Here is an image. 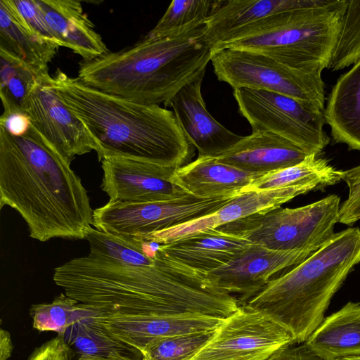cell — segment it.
I'll use <instances>...</instances> for the list:
<instances>
[{"mask_svg":"<svg viewBox=\"0 0 360 360\" xmlns=\"http://www.w3.org/2000/svg\"><path fill=\"white\" fill-rule=\"evenodd\" d=\"M53 278L67 296L110 315L226 318L240 307L203 273L169 258L158 246L152 265H120L86 256L56 267Z\"/></svg>","mask_w":360,"mask_h":360,"instance_id":"cell-1","label":"cell"},{"mask_svg":"<svg viewBox=\"0 0 360 360\" xmlns=\"http://www.w3.org/2000/svg\"><path fill=\"white\" fill-rule=\"evenodd\" d=\"M25 221L30 236L84 239L94 210L80 178L32 127L20 136L0 127V208Z\"/></svg>","mask_w":360,"mask_h":360,"instance_id":"cell-2","label":"cell"},{"mask_svg":"<svg viewBox=\"0 0 360 360\" xmlns=\"http://www.w3.org/2000/svg\"><path fill=\"white\" fill-rule=\"evenodd\" d=\"M51 82L85 127L98 161L127 158L175 169L192 162L195 148L174 112L97 90L60 70Z\"/></svg>","mask_w":360,"mask_h":360,"instance_id":"cell-3","label":"cell"},{"mask_svg":"<svg viewBox=\"0 0 360 360\" xmlns=\"http://www.w3.org/2000/svg\"><path fill=\"white\" fill-rule=\"evenodd\" d=\"M202 29L157 40L144 37L124 49L82 60L77 78L111 95L168 107L182 87L205 76L212 51Z\"/></svg>","mask_w":360,"mask_h":360,"instance_id":"cell-4","label":"cell"},{"mask_svg":"<svg viewBox=\"0 0 360 360\" xmlns=\"http://www.w3.org/2000/svg\"><path fill=\"white\" fill-rule=\"evenodd\" d=\"M359 263L360 229L348 228L287 273L271 279L244 305L269 316L291 333L295 344H302Z\"/></svg>","mask_w":360,"mask_h":360,"instance_id":"cell-5","label":"cell"},{"mask_svg":"<svg viewBox=\"0 0 360 360\" xmlns=\"http://www.w3.org/2000/svg\"><path fill=\"white\" fill-rule=\"evenodd\" d=\"M347 6V0H323L314 6L292 10L274 30L219 49L254 51L295 71L322 73L330 62Z\"/></svg>","mask_w":360,"mask_h":360,"instance_id":"cell-6","label":"cell"},{"mask_svg":"<svg viewBox=\"0 0 360 360\" xmlns=\"http://www.w3.org/2000/svg\"><path fill=\"white\" fill-rule=\"evenodd\" d=\"M340 198L329 195L296 207L271 208L215 229L274 250H318L334 236Z\"/></svg>","mask_w":360,"mask_h":360,"instance_id":"cell-7","label":"cell"},{"mask_svg":"<svg viewBox=\"0 0 360 360\" xmlns=\"http://www.w3.org/2000/svg\"><path fill=\"white\" fill-rule=\"evenodd\" d=\"M239 112L252 131H269L291 141L307 155H316L330 143L323 130L324 109L266 90L233 89Z\"/></svg>","mask_w":360,"mask_h":360,"instance_id":"cell-8","label":"cell"},{"mask_svg":"<svg viewBox=\"0 0 360 360\" xmlns=\"http://www.w3.org/2000/svg\"><path fill=\"white\" fill-rule=\"evenodd\" d=\"M211 62L218 79L233 89L266 90L325 108L322 73L295 71L263 53L230 47L212 51Z\"/></svg>","mask_w":360,"mask_h":360,"instance_id":"cell-9","label":"cell"},{"mask_svg":"<svg viewBox=\"0 0 360 360\" xmlns=\"http://www.w3.org/2000/svg\"><path fill=\"white\" fill-rule=\"evenodd\" d=\"M234 197L200 198L187 194L142 203L109 200L94 210L92 226L103 232L143 242L155 233L212 214Z\"/></svg>","mask_w":360,"mask_h":360,"instance_id":"cell-10","label":"cell"},{"mask_svg":"<svg viewBox=\"0 0 360 360\" xmlns=\"http://www.w3.org/2000/svg\"><path fill=\"white\" fill-rule=\"evenodd\" d=\"M295 344L291 333L269 316L242 305L224 318L190 360H265Z\"/></svg>","mask_w":360,"mask_h":360,"instance_id":"cell-11","label":"cell"},{"mask_svg":"<svg viewBox=\"0 0 360 360\" xmlns=\"http://www.w3.org/2000/svg\"><path fill=\"white\" fill-rule=\"evenodd\" d=\"M51 75L39 77L25 96L22 110L32 127L68 162L95 149L82 122L63 101L52 86Z\"/></svg>","mask_w":360,"mask_h":360,"instance_id":"cell-12","label":"cell"},{"mask_svg":"<svg viewBox=\"0 0 360 360\" xmlns=\"http://www.w3.org/2000/svg\"><path fill=\"white\" fill-rule=\"evenodd\" d=\"M323 0L221 1L203 26L212 51L228 44L267 33L278 27L289 11L314 6Z\"/></svg>","mask_w":360,"mask_h":360,"instance_id":"cell-13","label":"cell"},{"mask_svg":"<svg viewBox=\"0 0 360 360\" xmlns=\"http://www.w3.org/2000/svg\"><path fill=\"white\" fill-rule=\"evenodd\" d=\"M315 252L274 250L252 243L226 264L203 274L219 290L240 295L238 302L241 306L258 293L274 274L299 264Z\"/></svg>","mask_w":360,"mask_h":360,"instance_id":"cell-14","label":"cell"},{"mask_svg":"<svg viewBox=\"0 0 360 360\" xmlns=\"http://www.w3.org/2000/svg\"><path fill=\"white\" fill-rule=\"evenodd\" d=\"M102 190L111 201L142 203L169 200L186 195L172 183L176 169L120 158L101 160Z\"/></svg>","mask_w":360,"mask_h":360,"instance_id":"cell-15","label":"cell"},{"mask_svg":"<svg viewBox=\"0 0 360 360\" xmlns=\"http://www.w3.org/2000/svg\"><path fill=\"white\" fill-rule=\"evenodd\" d=\"M319 189L314 184H301L259 191H248L233 198L212 214L155 233L144 242L168 243L200 232L215 229L224 224L271 208L281 207L294 198Z\"/></svg>","mask_w":360,"mask_h":360,"instance_id":"cell-16","label":"cell"},{"mask_svg":"<svg viewBox=\"0 0 360 360\" xmlns=\"http://www.w3.org/2000/svg\"><path fill=\"white\" fill-rule=\"evenodd\" d=\"M223 319L200 315L123 316L105 313L103 323L113 338L141 354L150 344L167 338L213 332Z\"/></svg>","mask_w":360,"mask_h":360,"instance_id":"cell-17","label":"cell"},{"mask_svg":"<svg viewBox=\"0 0 360 360\" xmlns=\"http://www.w3.org/2000/svg\"><path fill=\"white\" fill-rule=\"evenodd\" d=\"M203 77L182 87L169 106L173 108L180 127L199 155L216 157L243 136L226 129L208 112L201 94Z\"/></svg>","mask_w":360,"mask_h":360,"instance_id":"cell-18","label":"cell"},{"mask_svg":"<svg viewBox=\"0 0 360 360\" xmlns=\"http://www.w3.org/2000/svg\"><path fill=\"white\" fill-rule=\"evenodd\" d=\"M307 155L279 135L269 131H252L214 158L239 169L263 175L297 165Z\"/></svg>","mask_w":360,"mask_h":360,"instance_id":"cell-19","label":"cell"},{"mask_svg":"<svg viewBox=\"0 0 360 360\" xmlns=\"http://www.w3.org/2000/svg\"><path fill=\"white\" fill-rule=\"evenodd\" d=\"M60 46L91 60L110 51L76 0H37Z\"/></svg>","mask_w":360,"mask_h":360,"instance_id":"cell-20","label":"cell"},{"mask_svg":"<svg viewBox=\"0 0 360 360\" xmlns=\"http://www.w3.org/2000/svg\"><path fill=\"white\" fill-rule=\"evenodd\" d=\"M60 46L38 34L13 0L0 1V53L19 60L39 76L49 75V63Z\"/></svg>","mask_w":360,"mask_h":360,"instance_id":"cell-21","label":"cell"},{"mask_svg":"<svg viewBox=\"0 0 360 360\" xmlns=\"http://www.w3.org/2000/svg\"><path fill=\"white\" fill-rule=\"evenodd\" d=\"M260 176L220 162L214 157L198 155L196 160L176 169L172 181L188 194L210 198L236 196Z\"/></svg>","mask_w":360,"mask_h":360,"instance_id":"cell-22","label":"cell"},{"mask_svg":"<svg viewBox=\"0 0 360 360\" xmlns=\"http://www.w3.org/2000/svg\"><path fill=\"white\" fill-rule=\"evenodd\" d=\"M251 244L212 229L159 245L158 249L169 258L205 273L226 264Z\"/></svg>","mask_w":360,"mask_h":360,"instance_id":"cell-23","label":"cell"},{"mask_svg":"<svg viewBox=\"0 0 360 360\" xmlns=\"http://www.w3.org/2000/svg\"><path fill=\"white\" fill-rule=\"evenodd\" d=\"M323 114L334 143L360 151V60L338 79Z\"/></svg>","mask_w":360,"mask_h":360,"instance_id":"cell-24","label":"cell"},{"mask_svg":"<svg viewBox=\"0 0 360 360\" xmlns=\"http://www.w3.org/2000/svg\"><path fill=\"white\" fill-rule=\"evenodd\" d=\"M303 344L321 360L360 355V302H348L325 316Z\"/></svg>","mask_w":360,"mask_h":360,"instance_id":"cell-25","label":"cell"},{"mask_svg":"<svg viewBox=\"0 0 360 360\" xmlns=\"http://www.w3.org/2000/svg\"><path fill=\"white\" fill-rule=\"evenodd\" d=\"M341 180L342 170L337 169L326 159L313 154L307 155L297 165L255 179L242 193L308 184L322 189L336 184Z\"/></svg>","mask_w":360,"mask_h":360,"instance_id":"cell-26","label":"cell"},{"mask_svg":"<svg viewBox=\"0 0 360 360\" xmlns=\"http://www.w3.org/2000/svg\"><path fill=\"white\" fill-rule=\"evenodd\" d=\"M84 239L90 248L89 257L127 266L152 265L158 246L131 240L92 227L86 231Z\"/></svg>","mask_w":360,"mask_h":360,"instance_id":"cell-27","label":"cell"},{"mask_svg":"<svg viewBox=\"0 0 360 360\" xmlns=\"http://www.w3.org/2000/svg\"><path fill=\"white\" fill-rule=\"evenodd\" d=\"M105 314L96 308L91 314L70 325L61 335L67 346L80 356H105L113 352L131 350L110 335L103 323Z\"/></svg>","mask_w":360,"mask_h":360,"instance_id":"cell-28","label":"cell"},{"mask_svg":"<svg viewBox=\"0 0 360 360\" xmlns=\"http://www.w3.org/2000/svg\"><path fill=\"white\" fill-rule=\"evenodd\" d=\"M221 0H174L145 37L157 40L191 32L205 25Z\"/></svg>","mask_w":360,"mask_h":360,"instance_id":"cell-29","label":"cell"},{"mask_svg":"<svg viewBox=\"0 0 360 360\" xmlns=\"http://www.w3.org/2000/svg\"><path fill=\"white\" fill-rule=\"evenodd\" d=\"M96 309L61 293L50 303L32 305L30 314L33 328L39 331L56 332L61 335L70 325L91 314Z\"/></svg>","mask_w":360,"mask_h":360,"instance_id":"cell-30","label":"cell"},{"mask_svg":"<svg viewBox=\"0 0 360 360\" xmlns=\"http://www.w3.org/2000/svg\"><path fill=\"white\" fill-rule=\"evenodd\" d=\"M0 96L4 110H22L25 96L41 76L3 53H0Z\"/></svg>","mask_w":360,"mask_h":360,"instance_id":"cell-31","label":"cell"},{"mask_svg":"<svg viewBox=\"0 0 360 360\" xmlns=\"http://www.w3.org/2000/svg\"><path fill=\"white\" fill-rule=\"evenodd\" d=\"M360 60V0H347L341 31L328 69L338 71Z\"/></svg>","mask_w":360,"mask_h":360,"instance_id":"cell-32","label":"cell"},{"mask_svg":"<svg viewBox=\"0 0 360 360\" xmlns=\"http://www.w3.org/2000/svg\"><path fill=\"white\" fill-rule=\"evenodd\" d=\"M214 332V331H213ZM213 332H200L167 338L141 352L143 360H190L210 340Z\"/></svg>","mask_w":360,"mask_h":360,"instance_id":"cell-33","label":"cell"},{"mask_svg":"<svg viewBox=\"0 0 360 360\" xmlns=\"http://www.w3.org/2000/svg\"><path fill=\"white\" fill-rule=\"evenodd\" d=\"M342 180L348 187V195L340 205L338 222L351 226L360 220V165L342 171Z\"/></svg>","mask_w":360,"mask_h":360,"instance_id":"cell-34","label":"cell"},{"mask_svg":"<svg viewBox=\"0 0 360 360\" xmlns=\"http://www.w3.org/2000/svg\"><path fill=\"white\" fill-rule=\"evenodd\" d=\"M13 2L29 24V25L41 37L47 41L60 45L50 29L44 14L39 6L37 0H13Z\"/></svg>","mask_w":360,"mask_h":360,"instance_id":"cell-35","label":"cell"},{"mask_svg":"<svg viewBox=\"0 0 360 360\" xmlns=\"http://www.w3.org/2000/svg\"><path fill=\"white\" fill-rule=\"evenodd\" d=\"M69 349L62 336L58 335L37 348L28 360H68Z\"/></svg>","mask_w":360,"mask_h":360,"instance_id":"cell-36","label":"cell"},{"mask_svg":"<svg viewBox=\"0 0 360 360\" xmlns=\"http://www.w3.org/2000/svg\"><path fill=\"white\" fill-rule=\"evenodd\" d=\"M0 127L12 136H20L28 131L31 121L21 110H4L0 117Z\"/></svg>","mask_w":360,"mask_h":360,"instance_id":"cell-37","label":"cell"},{"mask_svg":"<svg viewBox=\"0 0 360 360\" xmlns=\"http://www.w3.org/2000/svg\"><path fill=\"white\" fill-rule=\"evenodd\" d=\"M265 360H321L309 352L304 344L284 347Z\"/></svg>","mask_w":360,"mask_h":360,"instance_id":"cell-38","label":"cell"},{"mask_svg":"<svg viewBox=\"0 0 360 360\" xmlns=\"http://www.w3.org/2000/svg\"><path fill=\"white\" fill-rule=\"evenodd\" d=\"M13 350V344L10 333L4 330H0V360H7Z\"/></svg>","mask_w":360,"mask_h":360,"instance_id":"cell-39","label":"cell"},{"mask_svg":"<svg viewBox=\"0 0 360 360\" xmlns=\"http://www.w3.org/2000/svg\"><path fill=\"white\" fill-rule=\"evenodd\" d=\"M78 360H143L128 355L126 352H113L105 356H80Z\"/></svg>","mask_w":360,"mask_h":360,"instance_id":"cell-40","label":"cell"},{"mask_svg":"<svg viewBox=\"0 0 360 360\" xmlns=\"http://www.w3.org/2000/svg\"><path fill=\"white\" fill-rule=\"evenodd\" d=\"M342 360H360V355L347 357V358L342 359Z\"/></svg>","mask_w":360,"mask_h":360,"instance_id":"cell-41","label":"cell"}]
</instances>
